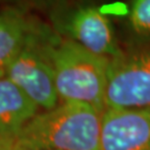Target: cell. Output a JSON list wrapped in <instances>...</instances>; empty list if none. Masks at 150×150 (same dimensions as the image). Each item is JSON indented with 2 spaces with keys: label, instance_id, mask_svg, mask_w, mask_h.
<instances>
[{
  "label": "cell",
  "instance_id": "3957f363",
  "mask_svg": "<svg viewBox=\"0 0 150 150\" xmlns=\"http://www.w3.org/2000/svg\"><path fill=\"white\" fill-rule=\"evenodd\" d=\"M150 107V41L110 59L106 109Z\"/></svg>",
  "mask_w": 150,
  "mask_h": 150
},
{
  "label": "cell",
  "instance_id": "5b68a950",
  "mask_svg": "<svg viewBox=\"0 0 150 150\" xmlns=\"http://www.w3.org/2000/svg\"><path fill=\"white\" fill-rule=\"evenodd\" d=\"M52 29L98 56L112 59L122 52L111 22L93 6L60 7L50 13Z\"/></svg>",
  "mask_w": 150,
  "mask_h": 150
},
{
  "label": "cell",
  "instance_id": "52a82bcc",
  "mask_svg": "<svg viewBox=\"0 0 150 150\" xmlns=\"http://www.w3.org/2000/svg\"><path fill=\"white\" fill-rule=\"evenodd\" d=\"M39 109L10 79L0 77V140L16 139Z\"/></svg>",
  "mask_w": 150,
  "mask_h": 150
},
{
  "label": "cell",
  "instance_id": "277c9868",
  "mask_svg": "<svg viewBox=\"0 0 150 150\" xmlns=\"http://www.w3.org/2000/svg\"><path fill=\"white\" fill-rule=\"evenodd\" d=\"M47 28L38 22L27 46L5 69L6 77L43 110L54 109L60 102L54 70L42 46Z\"/></svg>",
  "mask_w": 150,
  "mask_h": 150
},
{
  "label": "cell",
  "instance_id": "ba28073f",
  "mask_svg": "<svg viewBox=\"0 0 150 150\" xmlns=\"http://www.w3.org/2000/svg\"><path fill=\"white\" fill-rule=\"evenodd\" d=\"M37 23L17 8L0 11V69L5 70L25 49Z\"/></svg>",
  "mask_w": 150,
  "mask_h": 150
},
{
  "label": "cell",
  "instance_id": "8992f818",
  "mask_svg": "<svg viewBox=\"0 0 150 150\" xmlns=\"http://www.w3.org/2000/svg\"><path fill=\"white\" fill-rule=\"evenodd\" d=\"M99 150H150V107L106 109Z\"/></svg>",
  "mask_w": 150,
  "mask_h": 150
},
{
  "label": "cell",
  "instance_id": "7a4b0ae2",
  "mask_svg": "<svg viewBox=\"0 0 150 150\" xmlns=\"http://www.w3.org/2000/svg\"><path fill=\"white\" fill-rule=\"evenodd\" d=\"M105 111L79 102H61L39 112L16 138L25 150H99Z\"/></svg>",
  "mask_w": 150,
  "mask_h": 150
},
{
  "label": "cell",
  "instance_id": "30bf717a",
  "mask_svg": "<svg viewBox=\"0 0 150 150\" xmlns=\"http://www.w3.org/2000/svg\"><path fill=\"white\" fill-rule=\"evenodd\" d=\"M0 150H25L15 140H0Z\"/></svg>",
  "mask_w": 150,
  "mask_h": 150
},
{
  "label": "cell",
  "instance_id": "8fae6325",
  "mask_svg": "<svg viewBox=\"0 0 150 150\" xmlns=\"http://www.w3.org/2000/svg\"><path fill=\"white\" fill-rule=\"evenodd\" d=\"M2 76H5V70L0 69V77H2Z\"/></svg>",
  "mask_w": 150,
  "mask_h": 150
},
{
  "label": "cell",
  "instance_id": "6da1fadb",
  "mask_svg": "<svg viewBox=\"0 0 150 150\" xmlns=\"http://www.w3.org/2000/svg\"><path fill=\"white\" fill-rule=\"evenodd\" d=\"M42 46L54 70L60 101L87 103L105 111L110 59L60 37L49 26Z\"/></svg>",
  "mask_w": 150,
  "mask_h": 150
},
{
  "label": "cell",
  "instance_id": "9c48e42d",
  "mask_svg": "<svg viewBox=\"0 0 150 150\" xmlns=\"http://www.w3.org/2000/svg\"><path fill=\"white\" fill-rule=\"evenodd\" d=\"M129 23L137 36L150 41V0H136L132 2Z\"/></svg>",
  "mask_w": 150,
  "mask_h": 150
}]
</instances>
